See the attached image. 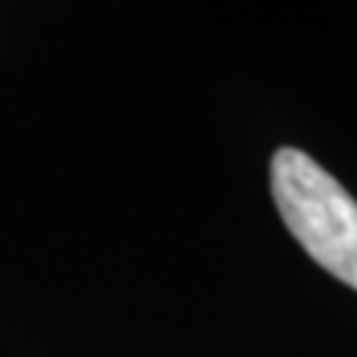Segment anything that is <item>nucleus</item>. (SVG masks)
I'll use <instances>...</instances> for the list:
<instances>
[{
  "mask_svg": "<svg viewBox=\"0 0 357 357\" xmlns=\"http://www.w3.org/2000/svg\"><path fill=\"white\" fill-rule=\"evenodd\" d=\"M271 194L286 229L328 274L357 289V203L319 161L301 149H277Z\"/></svg>",
  "mask_w": 357,
  "mask_h": 357,
  "instance_id": "nucleus-1",
  "label": "nucleus"
}]
</instances>
